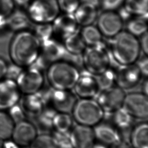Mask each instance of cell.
<instances>
[{"label":"cell","instance_id":"cell-1","mask_svg":"<svg viewBox=\"0 0 148 148\" xmlns=\"http://www.w3.org/2000/svg\"><path fill=\"white\" fill-rule=\"evenodd\" d=\"M40 42L29 30L16 33L9 46V55L12 64L25 68L32 66L38 57Z\"/></svg>","mask_w":148,"mask_h":148},{"label":"cell","instance_id":"cell-2","mask_svg":"<svg viewBox=\"0 0 148 148\" xmlns=\"http://www.w3.org/2000/svg\"><path fill=\"white\" fill-rule=\"evenodd\" d=\"M109 40L110 55L119 65L136 64L142 53L138 38L122 30Z\"/></svg>","mask_w":148,"mask_h":148},{"label":"cell","instance_id":"cell-3","mask_svg":"<svg viewBox=\"0 0 148 148\" xmlns=\"http://www.w3.org/2000/svg\"><path fill=\"white\" fill-rule=\"evenodd\" d=\"M80 73L74 64L64 59L54 62L46 69V77L51 87L60 90L73 89Z\"/></svg>","mask_w":148,"mask_h":148},{"label":"cell","instance_id":"cell-4","mask_svg":"<svg viewBox=\"0 0 148 148\" xmlns=\"http://www.w3.org/2000/svg\"><path fill=\"white\" fill-rule=\"evenodd\" d=\"M81 56L85 71L94 76L102 74L110 68L111 55L104 43L86 47Z\"/></svg>","mask_w":148,"mask_h":148},{"label":"cell","instance_id":"cell-5","mask_svg":"<svg viewBox=\"0 0 148 148\" xmlns=\"http://www.w3.org/2000/svg\"><path fill=\"white\" fill-rule=\"evenodd\" d=\"M72 112L79 124L90 127L99 124L104 118V111L92 98H82L77 101Z\"/></svg>","mask_w":148,"mask_h":148},{"label":"cell","instance_id":"cell-6","mask_svg":"<svg viewBox=\"0 0 148 148\" xmlns=\"http://www.w3.org/2000/svg\"><path fill=\"white\" fill-rule=\"evenodd\" d=\"M26 13L34 24L52 23L60 14L57 0H32Z\"/></svg>","mask_w":148,"mask_h":148},{"label":"cell","instance_id":"cell-7","mask_svg":"<svg viewBox=\"0 0 148 148\" xmlns=\"http://www.w3.org/2000/svg\"><path fill=\"white\" fill-rule=\"evenodd\" d=\"M67 53L63 45L52 38L40 43L38 57L32 66L46 70L50 65L59 60L64 59Z\"/></svg>","mask_w":148,"mask_h":148},{"label":"cell","instance_id":"cell-8","mask_svg":"<svg viewBox=\"0 0 148 148\" xmlns=\"http://www.w3.org/2000/svg\"><path fill=\"white\" fill-rule=\"evenodd\" d=\"M15 81L21 93L25 95L34 94L43 88L44 74L40 68L30 66L23 68Z\"/></svg>","mask_w":148,"mask_h":148},{"label":"cell","instance_id":"cell-9","mask_svg":"<svg viewBox=\"0 0 148 148\" xmlns=\"http://www.w3.org/2000/svg\"><path fill=\"white\" fill-rule=\"evenodd\" d=\"M96 22L103 36L108 39L123 30L124 21L117 11H102Z\"/></svg>","mask_w":148,"mask_h":148},{"label":"cell","instance_id":"cell-10","mask_svg":"<svg viewBox=\"0 0 148 148\" xmlns=\"http://www.w3.org/2000/svg\"><path fill=\"white\" fill-rule=\"evenodd\" d=\"M124 90L118 86H112L100 91L95 98L104 113H112L122 107L125 96Z\"/></svg>","mask_w":148,"mask_h":148},{"label":"cell","instance_id":"cell-11","mask_svg":"<svg viewBox=\"0 0 148 148\" xmlns=\"http://www.w3.org/2000/svg\"><path fill=\"white\" fill-rule=\"evenodd\" d=\"M114 72L115 83L124 90L134 88L143 77L136 64L119 65Z\"/></svg>","mask_w":148,"mask_h":148},{"label":"cell","instance_id":"cell-12","mask_svg":"<svg viewBox=\"0 0 148 148\" xmlns=\"http://www.w3.org/2000/svg\"><path fill=\"white\" fill-rule=\"evenodd\" d=\"M122 107L132 118L145 120L148 117V96L143 93L126 94Z\"/></svg>","mask_w":148,"mask_h":148},{"label":"cell","instance_id":"cell-13","mask_svg":"<svg viewBox=\"0 0 148 148\" xmlns=\"http://www.w3.org/2000/svg\"><path fill=\"white\" fill-rule=\"evenodd\" d=\"M20 93L15 80L7 78L0 80V110L9 109L18 104Z\"/></svg>","mask_w":148,"mask_h":148},{"label":"cell","instance_id":"cell-14","mask_svg":"<svg viewBox=\"0 0 148 148\" xmlns=\"http://www.w3.org/2000/svg\"><path fill=\"white\" fill-rule=\"evenodd\" d=\"M81 98H94L100 92L96 76L85 71L80 75L73 88Z\"/></svg>","mask_w":148,"mask_h":148},{"label":"cell","instance_id":"cell-15","mask_svg":"<svg viewBox=\"0 0 148 148\" xmlns=\"http://www.w3.org/2000/svg\"><path fill=\"white\" fill-rule=\"evenodd\" d=\"M77 102L76 95L69 90H60L52 87L50 104L57 112L70 113Z\"/></svg>","mask_w":148,"mask_h":148},{"label":"cell","instance_id":"cell-16","mask_svg":"<svg viewBox=\"0 0 148 148\" xmlns=\"http://www.w3.org/2000/svg\"><path fill=\"white\" fill-rule=\"evenodd\" d=\"M38 132L34 124L25 120L15 125L11 138L19 146L27 147L32 143Z\"/></svg>","mask_w":148,"mask_h":148},{"label":"cell","instance_id":"cell-17","mask_svg":"<svg viewBox=\"0 0 148 148\" xmlns=\"http://www.w3.org/2000/svg\"><path fill=\"white\" fill-rule=\"evenodd\" d=\"M70 136L73 148H91L96 138L94 130L90 126L80 124L71 130Z\"/></svg>","mask_w":148,"mask_h":148},{"label":"cell","instance_id":"cell-18","mask_svg":"<svg viewBox=\"0 0 148 148\" xmlns=\"http://www.w3.org/2000/svg\"><path fill=\"white\" fill-rule=\"evenodd\" d=\"M52 24L54 34L62 39L79 30V26L76 22L73 14H59L52 22Z\"/></svg>","mask_w":148,"mask_h":148},{"label":"cell","instance_id":"cell-19","mask_svg":"<svg viewBox=\"0 0 148 148\" xmlns=\"http://www.w3.org/2000/svg\"><path fill=\"white\" fill-rule=\"evenodd\" d=\"M97 6L88 3H80L73 13L75 19L79 26L94 24L98 16Z\"/></svg>","mask_w":148,"mask_h":148},{"label":"cell","instance_id":"cell-20","mask_svg":"<svg viewBox=\"0 0 148 148\" xmlns=\"http://www.w3.org/2000/svg\"><path fill=\"white\" fill-rule=\"evenodd\" d=\"M31 22L26 11L21 9H15L7 19L6 28L11 32H19L23 30H28Z\"/></svg>","mask_w":148,"mask_h":148},{"label":"cell","instance_id":"cell-21","mask_svg":"<svg viewBox=\"0 0 148 148\" xmlns=\"http://www.w3.org/2000/svg\"><path fill=\"white\" fill-rule=\"evenodd\" d=\"M57 112L53 108L45 107L40 114L32 117L34 125L40 133H48L53 128V119Z\"/></svg>","mask_w":148,"mask_h":148},{"label":"cell","instance_id":"cell-22","mask_svg":"<svg viewBox=\"0 0 148 148\" xmlns=\"http://www.w3.org/2000/svg\"><path fill=\"white\" fill-rule=\"evenodd\" d=\"M95 136L103 144L113 146L119 142L117 130L108 124H99L93 129Z\"/></svg>","mask_w":148,"mask_h":148},{"label":"cell","instance_id":"cell-23","mask_svg":"<svg viewBox=\"0 0 148 148\" xmlns=\"http://www.w3.org/2000/svg\"><path fill=\"white\" fill-rule=\"evenodd\" d=\"M20 106L25 115L31 118L40 114L45 106L37 93L25 95L21 100Z\"/></svg>","mask_w":148,"mask_h":148},{"label":"cell","instance_id":"cell-24","mask_svg":"<svg viewBox=\"0 0 148 148\" xmlns=\"http://www.w3.org/2000/svg\"><path fill=\"white\" fill-rule=\"evenodd\" d=\"M63 40L65 49L71 56H81L86 47L79 32L66 37Z\"/></svg>","mask_w":148,"mask_h":148},{"label":"cell","instance_id":"cell-25","mask_svg":"<svg viewBox=\"0 0 148 148\" xmlns=\"http://www.w3.org/2000/svg\"><path fill=\"white\" fill-rule=\"evenodd\" d=\"M79 33L86 47L96 46L103 43V35L94 24L82 26Z\"/></svg>","mask_w":148,"mask_h":148},{"label":"cell","instance_id":"cell-26","mask_svg":"<svg viewBox=\"0 0 148 148\" xmlns=\"http://www.w3.org/2000/svg\"><path fill=\"white\" fill-rule=\"evenodd\" d=\"M121 7L131 17H148V0H124Z\"/></svg>","mask_w":148,"mask_h":148},{"label":"cell","instance_id":"cell-27","mask_svg":"<svg viewBox=\"0 0 148 148\" xmlns=\"http://www.w3.org/2000/svg\"><path fill=\"white\" fill-rule=\"evenodd\" d=\"M148 17L133 16L126 21L125 30L138 38L148 32Z\"/></svg>","mask_w":148,"mask_h":148},{"label":"cell","instance_id":"cell-28","mask_svg":"<svg viewBox=\"0 0 148 148\" xmlns=\"http://www.w3.org/2000/svg\"><path fill=\"white\" fill-rule=\"evenodd\" d=\"M130 142L134 148H148V124H140L132 130Z\"/></svg>","mask_w":148,"mask_h":148},{"label":"cell","instance_id":"cell-29","mask_svg":"<svg viewBox=\"0 0 148 148\" xmlns=\"http://www.w3.org/2000/svg\"><path fill=\"white\" fill-rule=\"evenodd\" d=\"M112 117V121L118 129H123L131 127L132 123V116L128 113L123 107H121L114 112L110 113Z\"/></svg>","mask_w":148,"mask_h":148},{"label":"cell","instance_id":"cell-30","mask_svg":"<svg viewBox=\"0 0 148 148\" xmlns=\"http://www.w3.org/2000/svg\"><path fill=\"white\" fill-rule=\"evenodd\" d=\"M73 125L72 117L69 113L57 112L53 119V128L59 132H69Z\"/></svg>","mask_w":148,"mask_h":148},{"label":"cell","instance_id":"cell-31","mask_svg":"<svg viewBox=\"0 0 148 148\" xmlns=\"http://www.w3.org/2000/svg\"><path fill=\"white\" fill-rule=\"evenodd\" d=\"M15 125L8 114L0 111V139L9 140L12 136Z\"/></svg>","mask_w":148,"mask_h":148},{"label":"cell","instance_id":"cell-32","mask_svg":"<svg viewBox=\"0 0 148 148\" xmlns=\"http://www.w3.org/2000/svg\"><path fill=\"white\" fill-rule=\"evenodd\" d=\"M34 24V32H32L40 43L53 38L54 32L52 23Z\"/></svg>","mask_w":148,"mask_h":148},{"label":"cell","instance_id":"cell-33","mask_svg":"<svg viewBox=\"0 0 148 148\" xmlns=\"http://www.w3.org/2000/svg\"><path fill=\"white\" fill-rule=\"evenodd\" d=\"M15 6L13 0H0V30L6 28L7 19Z\"/></svg>","mask_w":148,"mask_h":148},{"label":"cell","instance_id":"cell-34","mask_svg":"<svg viewBox=\"0 0 148 148\" xmlns=\"http://www.w3.org/2000/svg\"><path fill=\"white\" fill-rule=\"evenodd\" d=\"M96 78L100 91L112 87L115 83V72L111 68L96 76Z\"/></svg>","mask_w":148,"mask_h":148},{"label":"cell","instance_id":"cell-35","mask_svg":"<svg viewBox=\"0 0 148 148\" xmlns=\"http://www.w3.org/2000/svg\"><path fill=\"white\" fill-rule=\"evenodd\" d=\"M30 148H57V147L52 136L48 133H40L30 145Z\"/></svg>","mask_w":148,"mask_h":148},{"label":"cell","instance_id":"cell-36","mask_svg":"<svg viewBox=\"0 0 148 148\" xmlns=\"http://www.w3.org/2000/svg\"><path fill=\"white\" fill-rule=\"evenodd\" d=\"M57 148H73L70 136V132L55 131L52 135Z\"/></svg>","mask_w":148,"mask_h":148},{"label":"cell","instance_id":"cell-37","mask_svg":"<svg viewBox=\"0 0 148 148\" xmlns=\"http://www.w3.org/2000/svg\"><path fill=\"white\" fill-rule=\"evenodd\" d=\"M60 12L66 14H73L79 6V0H57Z\"/></svg>","mask_w":148,"mask_h":148},{"label":"cell","instance_id":"cell-38","mask_svg":"<svg viewBox=\"0 0 148 148\" xmlns=\"http://www.w3.org/2000/svg\"><path fill=\"white\" fill-rule=\"evenodd\" d=\"M8 110V115L15 124H17L25 120L26 115L22 110L21 107L18 104L11 107Z\"/></svg>","mask_w":148,"mask_h":148},{"label":"cell","instance_id":"cell-39","mask_svg":"<svg viewBox=\"0 0 148 148\" xmlns=\"http://www.w3.org/2000/svg\"><path fill=\"white\" fill-rule=\"evenodd\" d=\"M124 0H100L99 6L102 11H118L122 7Z\"/></svg>","mask_w":148,"mask_h":148},{"label":"cell","instance_id":"cell-40","mask_svg":"<svg viewBox=\"0 0 148 148\" xmlns=\"http://www.w3.org/2000/svg\"><path fill=\"white\" fill-rule=\"evenodd\" d=\"M23 68L13 64L10 65L9 64L5 78L15 81L16 78Z\"/></svg>","mask_w":148,"mask_h":148},{"label":"cell","instance_id":"cell-41","mask_svg":"<svg viewBox=\"0 0 148 148\" xmlns=\"http://www.w3.org/2000/svg\"><path fill=\"white\" fill-rule=\"evenodd\" d=\"M136 64L140 68L143 76L147 77L148 74V56L144 55L143 57H140Z\"/></svg>","mask_w":148,"mask_h":148},{"label":"cell","instance_id":"cell-42","mask_svg":"<svg viewBox=\"0 0 148 148\" xmlns=\"http://www.w3.org/2000/svg\"><path fill=\"white\" fill-rule=\"evenodd\" d=\"M138 41L140 45L141 51L144 55H147L148 54V32L138 37Z\"/></svg>","mask_w":148,"mask_h":148},{"label":"cell","instance_id":"cell-43","mask_svg":"<svg viewBox=\"0 0 148 148\" xmlns=\"http://www.w3.org/2000/svg\"><path fill=\"white\" fill-rule=\"evenodd\" d=\"M8 65L9 64L6 60L0 57V80L5 78Z\"/></svg>","mask_w":148,"mask_h":148},{"label":"cell","instance_id":"cell-44","mask_svg":"<svg viewBox=\"0 0 148 148\" xmlns=\"http://www.w3.org/2000/svg\"><path fill=\"white\" fill-rule=\"evenodd\" d=\"M3 148H20V147L14 142L13 140H4Z\"/></svg>","mask_w":148,"mask_h":148},{"label":"cell","instance_id":"cell-45","mask_svg":"<svg viewBox=\"0 0 148 148\" xmlns=\"http://www.w3.org/2000/svg\"><path fill=\"white\" fill-rule=\"evenodd\" d=\"M14 4L16 6L19 7L20 8L27 7L28 4L30 3L32 0H13Z\"/></svg>","mask_w":148,"mask_h":148},{"label":"cell","instance_id":"cell-46","mask_svg":"<svg viewBox=\"0 0 148 148\" xmlns=\"http://www.w3.org/2000/svg\"><path fill=\"white\" fill-rule=\"evenodd\" d=\"M142 89L143 93L148 96V81L147 79H146L143 83Z\"/></svg>","mask_w":148,"mask_h":148},{"label":"cell","instance_id":"cell-47","mask_svg":"<svg viewBox=\"0 0 148 148\" xmlns=\"http://www.w3.org/2000/svg\"><path fill=\"white\" fill-rule=\"evenodd\" d=\"M81 3H88L92 4L95 6L99 7L100 0H79Z\"/></svg>","mask_w":148,"mask_h":148},{"label":"cell","instance_id":"cell-48","mask_svg":"<svg viewBox=\"0 0 148 148\" xmlns=\"http://www.w3.org/2000/svg\"><path fill=\"white\" fill-rule=\"evenodd\" d=\"M113 146V148H130L128 144L120 143V142L117 144L114 145Z\"/></svg>","mask_w":148,"mask_h":148},{"label":"cell","instance_id":"cell-49","mask_svg":"<svg viewBox=\"0 0 148 148\" xmlns=\"http://www.w3.org/2000/svg\"><path fill=\"white\" fill-rule=\"evenodd\" d=\"M91 148H107V147L104 145L101 144H94Z\"/></svg>","mask_w":148,"mask_h":148},{"label":"cell","instance_id":"cell-50","mask_svg":"<svg viewBox=\"0 0 148 148\" xmlns=\"http://www.w3.org/2000/svg\"><path fill=\"white\" fill-rule=\"evenodd\" d=\"M3 142L4 140L0 139V148H3Z\"/></svg>","mask_w":148,"mask_h":148}]
</instances>
